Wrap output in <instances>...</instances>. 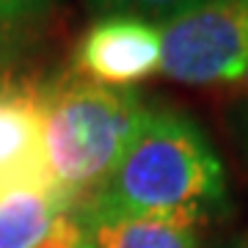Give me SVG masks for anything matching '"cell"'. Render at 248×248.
<instances>
[{
	"mask_svg": "<svg viewBox=\"0 0 248 248\" xmlns=\"http://www.w3.org/2000/svg\"><path fill=\"white\" fill-rule=\"evenodd\" d=\"M160 72L185 86H246L248 0H199L163 22Z\"/></svg>",
	"mask_w": 248,
	"mask_h": 248,
	"instance_id": "obj_3",
	"label": "cell"
},
{
	"mask_svg": "<svg viewBox=\"0 0 248 248\" xmlns=\"http://www.w3.org/2000/svg\"><path fill=\"white\" fill-rule=\"evenodd\" d=\"M36 248H91V243L78 218L72 213H63V215H58L53 229L47 232V237Z\"/></svg>",
	"mask_w": 248,
	"mask_h": 248,
	"instance_id": "obj_8",
	"label": "cell"
},
{
	"mask_svg": "<svg viewBox=\"0 0 248 248\" xmlns=\"http://www.w3.org/2000/svg\"><path fill=\"white\" fill-rule=\"evenodd\" d=\"M240 130H243V141L248 143V105H246V110L240 113Z\"/></svg>",
	"mask_w": 248,
	"mask_h": 248,
	"instance_id": "obj_11",
	"label": "cell"
},
{
	"mask_svg": "<svg viewBox=\"0 0 248 248\" xmlns=\"http://www.w3.org/2000/svg\"><path fill=\"white\" fill-rule=\"evenodd\" d=\"M6 86H9V78H0V102H3V94H6Z\"/></svg>",
	"mask_w": 248,
	"mask_h": 248,
	"instance_id": "obj_12",
	"label": "cell"
},
{
	"mask_svg": "<svg viewBox=\"0 0 248 248\" xmlns=\"http://www.w3.org/2000/svg\"><path fill=\"white\" fill-rule=\"evenodd\" d=\"M94 202L133 215L199 223L226 210V174L190 116L146 108L116 171Z\"/></svg>",
	"mask_w": 248,
	"mask_h": 248,
	"instance_id": "obj_1",
	"label": "cell"
},
{
	"mask_svg": "<svg viewBox=\"0 0 248 248\" xmlns=\"http://www.w3.org/2000/svg\"><path fill=\"white\" fill-rule=\"evenodd\" d=\"M160 69V25L138 17L97 19L75 47V75L105 86H130Z\"/></svg>",
	"mask_w": 248,
	"mask_h": 248,
	"instance_id": "obj_4",
	"label": "cell"
},
{
	"mask_svg": "<svg viewBox=\"0 0 248 248\" xmlns=\"http://www.w3.org/2000/svg\"><path fill=\"white\" fill-rule=\"evenodd\" d=\"M69 207L50 190L22 187L0 196V248H36Z\"/></svg>",
	"mask_w": 248,
	"mask_h": 248,
	"instance_id": "obj_6",
	"label": "cell"
},
{
	"mask_svg": "<svg viewBox=\"0 0 248 248\" xmlns=\"http://www.w3.org/2000/svg\"><path fill=\"white\" fill-rule=\"evenodd\" d=\"M143 110V99L130 86H105L80 75L45 86L47 166L69 213L108 185Z\"/></svg>",
	"mask_w": 248,
	"mask_h": 248,
	"instance_id": "obj_2",
	"label": "cell"
},
{
	"mask_svg": "<svg viewBox=\"0 0 248 248\" xmlns=\"http://www.w3.org/2000/svg\"><path fill=\"white\" fill-rule=\"evenodd\" d=\"M196 3L199 0H89V6L99 11L102 17L124 14V17H138L146 22H155V25L169 22L171 17L182 14Z\"/></svg>",
	"mask_w": 248,
	"mask_h": 248,
	"instance_id": "obj_7",
	"label": "cell"
},
{
	"mask_svg": "<svg viewBox=\"0 0 248 248\" xmlns=\"http://www.w3.org/2000/svg\"><path fill=\"white\" fill-rule=\"evenodd\" d=\"M72 215L86 229L91 248H199L193 223L174 218L122 213L94 199L75 207Z\"/></svg>",
	"mask_w": 248,
	"mask_h": 248,
	"instance_id": "obj_5",
	"label": "cell"
},
{
	"mask_svg": "<svg viewBox=\"0 0 248 248\" xmlns=\"http://www.w3.org/2000/svg\"><path fill=\"white\" fill-rule=\"evenodd\" d=\"M14 53V28H0V63Z\"/></svg>",
	"mask_w": 248,
	"mask_h": 248,
	"instance_id": "obj_10",
	"label": "cell"
},
{
	"mask_svg": "<svg viewBox=\"0 0 248 248\" xmlns=\"http://www.w3.org/2000/svg\"><path fill=\"white\" fill-rule=\"evenodd\" d=\"M47 9V0H0V28H17Z\"/></svg>",
	"mask_w": 248,
	"mask_h": 248,
	"instance_id": "obj_9",
	"label": "cell"
}]
</instances>
